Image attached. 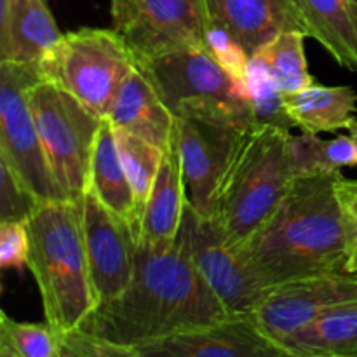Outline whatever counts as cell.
<instances>
[{
    "instance_id": "obj_22",
    "label": "cell",
    "mask_w": 357,
    "mask_h": 357,
    "mask_svg": "<svg viewBox=\"0 0 357 357\" xmlns=\"http://www.w3.org/2000/svg\"><path fill=\"white\" fill-rule=\"evenodd\" d=\"M302 357H344L357 351V300L338 305L309 326L281 338Z\"/></svg>"
},
{
    "instance_id": "obj_30",
    "label": "cell",
    "mask_w": 357,
    "mask_h": 357,
    "mask_svg": "<svg viewBox=\"0 0 357 357\" xmlns=\"http://www.w3.org/2000/svg\"><path fill=\"white\" fill-rule=\"evenodd\" d=\"M208 47L209 52L216 58V61L227 70L232 77H236L239 82H243L246 75L248 65H250V56L246 54L239 44L232 40L229 35L220 28L209 24L208 28Z\"/></svg>"
},
{
    "instance_id": "obj_18",
    "label": "cell",
    "mask_w": 357,
    "mask_h": 357,
    "mask_svg": "<svg viewBox=\"0 0 357 357\" xmlns=\"http://www.w3.org/2000/svg\"><path fill=\"white\" fill-rule=\"evenodd\" d=\"M107 119L114 129L132 132L162 150L176 124L174 115L138 66L119 89Z\"/></svg>"
},
{
    "instance_id": "obj_20",
    "label": "cell",
    "mask_w": 357,
    "mask_h": 357,
    "mask_svg": "<svg viewBox=\"0 0 357 357\" xmlns=\"http://www.w3.org/2000/svg\"><path fill=\"white\" fill-rule=\"evenodd\" d=\"M87 192H93L110 211L124 218L131 225L138 241L139 218L135 192L122 166L114 126L108 119H103L98 132L93 162H91V185Z\"/></svg>"
},
{
    "instance_id": "obj_9",
    "label": "cell",
    "mask_w": 357,
    "mask_h": 357,
    "mask_svg": "<svg viewBox=\"0 0 357 357\" xmlns=\"http://www.w3.org/2000/svg\"><path fill=\"white\" fill-rule=\"evenodd\" d=\"M110 14L136 61L188 47L209 51L204 0H110Z\"/></svg>"
},
{
    "instance_id": "obj_21",
    "label": "cell",
    "mask_w": 357,
    "mask_h": 357,
    "mask_svg": "<svg viewBox=\"0 0 357 357\" xmlns=\"http://www.w3.org/2000/svg\"><path fill=\"white\" fill-rule=\"evenodd\" d=\"M286 110L296 128L305 132L347 129L357 112V93L349 86H314L284 96Z\"/></svg>"
},
{
    "instance_id": "obj_19",
    "label": "cell",
    "mask_w": 357,
    "mask_h": 357,
    "mask_svg": "<svg viewBox=\"0 0 357 357\" xmlns=\"http://www.w3.org/2000/svg\"><path fill=\"white\" fill-rule=\"evenodd\" d=\"M307 37L344 68L357 72V16L349 0H293Z\"/></svg>"
},
{
    "instance_id": "obj_23",
    "label": "cell",
    "mask_w": 357,
    "mask_h": 357,
    "mask_svg": "<svg viewBox=\"0 0 357 357\" xmlns=\"http://www.w3.org/2000/svg\"><path fill=\"white\" fill-rule=\"evenodd\" d=\"M288 153L295 178L342 174L344 167L357 166L356 145L351 136L321 139L305 131L300 136L289 135Z\"/></svg>"
},
{
    "instance_id": "obj_12",
    "label": "cell",
    "mask_w": 357,
    "mask_h": 357,
    "mask_svg": "<svg viewBox=\"0 0 357 357\" xmlns=\"http://www.w3.org/2000/svg\"><path fill=\"white\" fill-rule=\"evenodd\" d=\"M82 229L91 282L100 305L117 298L131 282L138 241L131 225L93 192L82 197Z\"/></svg>"
},
{
    "instance_id": "obj_4",
    "label": "cell",
    "mask_w": 357,
    "mask_h": 357,
    "mask_svg": "<svg viewBox=\"0 0 357 357\" xmlns=\"http://www.w3.org/2000/svg\"><path fill=\"white\" fill-rule=\"evenodd\" d=\"M291 131L250 126L216 192L213 223L239 250L272 215L291 187L288 138Z\"/></svg>"
},
{
    "instance_id": "obj_24",
    "label": "cell",
    "mask_w": 357,
    "mask_h": 357,
    "mask_svg": "<svg viewBox=\"0 0 357 357\" xmlns=\"http://www.w3.org/2000/svg\"><path fill=\"white\" fill-rule=\"evenodd\" d=\"M305 38L307 35L300 30L284 31L255 54L265 63L284 96L316 84L305 58Z\"/></svg>"
},
{
    "instance_id": "obj_39",
    "label": "cell",
    "mask_w": 357,
    "mask_h": 357,
    "mask_svg": "<svg viewBox=\"0 0 357 357\" xmlns=\"http://www.w3.org/2000/svg\"><path fill=\"white\" fill-rule=\"evenodd\" d=\"M344 357H357V351L352 352V354H349V356H344Z\"/></svg>"
},
{
    "instance_id": "obj_13",
    "label": "cell",
    "mask_w": 357,
    "mask_h": 357,
    "mask_svg": "<svg viewBox=\"0 0 357 357\" xmlns=\"http://www.w3.org/2000/svg\"><path fill=\"white\" fill-rule=\"evenodd\" d=\"M352 300H357L354 272L314 275L271 289L251 316L268 335L281 340Z\"/></svg>"
},
{
    "instance_id": "obj_27",
    "label": "cell",
    "mask_w": 357,
    "mask_h": 357,
    "mask_svg": "<svg viewBox=\"0 0 357 357\" xmlns=\"http://www.w3.org/2000/svg\"><path fill=\"white\" fill-rule=\"evenodd\" d=\"M0 342L21 357H63L65 344L47 323H21L6 312L0 314Z\"/></svg>"
},
{
    "instance_id": "obj_26",
    "label": "cell",
    "mask_w": 357,
    "mask_h": 357,
    "mask_svg": "<svg viewBox=\"0 0 357 357\" xmlns=\"http://www.w3.org/2000/svg\"><path fill=\"white\" fill-rule=\"evenodd\" d=\"M115 142H117L119 155H121L122 166L128 173L129 183L135 192L136 209H138V218L142 222L143 209L152 192L153 181L159 173L160 162H162L164 150L152 145L146 139L132 135V132L114 129ZM139 232V230H138Z\"/></svg>"
},
{
    "instance_id": "obj_16",
    "label": "cell",
    "mask_w": 357,
    "mask_h": 357,
    "mask_svg": "<svg viewBox=\"0 0 357 357\" xmlns=\"http://www.w3.org/2000/svg\"><path fill=\"white\" fill-rule=\"evenodd\" d=\"M188 202L176 124L164 149L162 162L139 222L138 244L167 246L176 241L185 206Z\"/></svg>"
},
{
    "instance_id": "obj_37",
    "label": "cell",
    "mask_w": 357,
    "mask_h": 357,
    "mask_svg": "<svg viewBox=\"0 0 357 357\" xmlns=\"http://www.w3.org/2000/svg\"><path fill=\"white\" fill-rule=\"evenodd\" d=\"M65 338H66V337H65ZM66 342H68V344H70V345H72V349H73V351H75V354H77V357H86V356H84V354H80V352H79V351H77V349H75V345H73V344H72V342H70V340H68V338H66Z\"/></svg>"
},
{
    "instance_id": "obj_38",
    "label": "cell",
    "mask_w": 357,
    "mask_h": 357,
    "mask_svg": "<svg viewBox=\"0 0 357 357\" xmlns=\"http://www.w3.org/2000/svg\"><path fill=\"white\" fill-rule=\"evenodd\" d=\"M349 3H351L352 9H354V13H356V16H357V0H349Z\"/></svg>"
},
{
    "instance_id": "obj_2",
    "label": "cell",
    "mask_w": 357,
    "mask_h": 357,
    "mask_svg": "<svg viewBox=\"0 0 357 357\" xmlns=\"http://www.w3.org/2000/svg\"><path fill=\"white\" fill-rule=\"evenodd\" d=\"M338 176L295 178L274 215L236 250L267 293L298 279L347 272Z\"/></svg>"
},
{
    "instance_id": "obj_25",
    "label": "cell",
    "mask_w": 357,
    "mask_h": 357,
    "mask_svg": "<svg viewBox=\"0 0 357 357\" xmlns=\"http://www.w3.org/2000/svg\"><path fill=\"white\" fill-rule=\"evenodd\" d=\"M246 100L251 108V119L257 126H274L284 131L296 128L284 105V94L275 84L265 63L253 56L243 79Z\"/></svg>"
},
{
    "instance_id": "obj_36",
    "label": "cell",
    "mask_w": 357,
    "mask_h": 357,
    "mask_svg": "<svg viewBox=\"0 0 357 357\" xmlns=\"http://www.w3.org/2000/svg\"><path fill=\"white\" fill-rule=\"evenodd\" d=\"M63 338H65V337H63ZM65 357H77L75 351H73L72 345H70L68 342H66V338H65Z\"/></svg>"
},
{
    "instance_id": "obj_17",
    "label": "cell",
    "mask_w": 357,
    "mask_h": 357,
    "mask_svg": "<svg viewBox=\"0 0 357 357\" xmlns=\"http://www.w3.org/2000/svg\"><path fill=\"white\" fill-rule=\"evenodd\" d=\"M61 37L45 0H0V61L38 66Z\"/></svg>"
},
{
    "instance_id": "obj_6",
    "label": "cell",
    "mask_w": 357,
    "mask_h": 357,
    "mask_svg": "<svg viewBox=\"0 0 357 357\" xmlns=\"http://www.w3.org/2000/svg\"><path fill=\"white\" fill-rule=\"evenodd\" d=\"M31 114L56 183L80 202L91 185V162L103 119L56 84L40 79L28 91Z\"/></svg>"
},
{
    "instance_id": "obj_10",
    "label": "cell",
    "mask_w": 357,
    "mask_h": 357,
    "mask_svg": "<svg viewBox=\"0 0 357 357\" xmlns=\"http://www.w3.org/2000/svg\"><path fill=\"white\" fill-rule=\"evenodd\" d=\"M136 63L173 115L185 101H204L229 108L253 124L243 82L230 75L209 51L188 47Z\"/></svg>"
},
{
    "instance_id": "obj_34",
    "label": "cell",
    "mask_w": 357,
    "mask_h": 357,
    "mask_svg": "<svg viewBox=\"0 0 357 357\" xmlns=\"http://www.w3.org/2000/svg\"><path fill=\"white\" fill-rule=\"evenodd\" d=\"M0 357H21V356L17 354L10 345H7L6 342H0Z\"/></svg>"
},
{
    "instance_id": "obj_11",
    "label": "cell",
    "mask_w": 357,
    "mask_h": 357,
    "mask_svg": "<svg viewBox=\"0 0 357 357\" xmlns=\"http://www.w3.org/2000/svg\"><path fill=\"white\" fill-rule=\"evenodd\" d=\"M176 243L188 253L230 316L253 314L267 291L213 223L187 202Z\"/></svg>"
},
{
    "instance_id": "obj_1",
    "label": "cell",
    "mask_w": 357,
    "mask_h": 357,
    "mask_svg": "<svg viewBox=\"0 0 357 357\" xmlns=\"http://www.w3.org/2000/svg\"><path fill=\"white\" fill-rule=\"evenodd\" d=\"M230 316L187 251L138 244L128 288L93 310L80 333L122 347H142L173 335L209 326Z\"/></svg>"
},
{
    "instance_id": "obj_14",
    "label": "cell",
    "mask_w": 357,
    "mask_h": 357,
    "mask_svg": "<svg viewBox=\"0 0 357 357\" xmlns=\"http://www.w3.org/2000/svg\"><path fill=\"white\" fill-rule=\"evenodd\" d=\"M149 357H302L268 335L251 314L136 347Z\"/></svg>"
},
{
    "instance_id": "obj_8",
    "label": "cell",
    "mask_w": 357,
    "mask_h": 357,
    "mask_svg": "<svg viewBox=\"0 0 357 357\" xmlns=\"http://www.w3.org/2000/svg\"><path fill=\"white\" fill-rule=\"evenodd\" d=\"M40 79L38 66L0 61V160L40 202L68 201L52 176L28 101Z\"/></svg>"
},
{
    "instance_id": "obj_33",
    "label": "cell",
    "mask_w": 357,
    "mask_h": 357,
    "mask_svg": "<svg viewBox=\"0 0 357 357\" xmlns=\"http://www.w3.org/2000/svg\"><path fill=\"white\" fill-rule=\"evenodd\" d=\"M347 253V272H354V274H357V239L349 241Z\"/></svg>"
},
{
    "instance_id": "obj_5",
    "label": "cell",
    "mask_w": 357,
    "mask_h": 357,
    "mask_svg": "<svg viewBox=\"0 0 357 357\" xmlns=\"http://www.w3.org/2000/svg\"><path fill=\"white\" fill-rule=\"evenodd\" d=\"M136 66V56L114 28H79L63 33L38 63V72L107 119L119 89Z\"/></svg>"
},
{
    "instance_id": "obj_32",
    "label": "cell",
    "mask_w": 357,
    "mask_h": 357,
    "mask_svg": "<svg viewBox=\"0 0 357 357\" xmlns=\"http://www.w3.org/2000/svg\"><path fill=\"white\" fill-rule=\"evenodd\" d=\"M335 190H337L342 215H344L349 243V241L357 239V180H349L344 174H340L335 183Z\"/></svg>"
},
{
    "instance_id": "obj_7",
    "label": "cell",
    "mask_w": 357,
    "mask_h": 357,
    "mask_svg": "<svg viewBox=\"0 0 357 357\" xmlns=\"http://www.w3.org/2000/svg\"><path fill=\"white\" fill-rule=\"evenodd\" d=\"M188 202L211 220L216 192L250 122L229 108L185 101L174 114Z\"/></svg>"
},
{
    "instance_id": "obj_35",
    "label": "cell",
    "mask_w": 357,
    "mask_h": 357,
    "mask_svg": "<svg viewBox=\"0 0 357 357\" xmlns=\"http://www.w3.org/2000/svg\"><path fill=\"white\" fill-rule=\"evenodd\" d=\"M347 131H349V136L352 138V142H354L356 153H357V119H354V121L351 122V126L347 128Z\"/></svg>"
},
{
    "instance_id": "obj_15",
    "label": "cell",
    "mask_w": 357,
    "mask_h": 357,
    "mask_svg": "<svg viewBox=\"0 0 357 357\" xmlns=\"http://www.w3.org/2000/svg\"><path fill=\"white\" fill-rule=\"evenodd\" d=\"M204 3L209 24L225 31L250 58L284 31H303L302 16L293 0H204Z\"/></svg>"
},
{
    "instance_id": "obj_3",
    "label": "cell",
    "mask_w": 357,
    "mask_h": 357,
    "mask_svg": "<svg viewBox=\"0 0 357 357\" xmlns=\"http://www.w3.org/2000/svg\"><path fill=\"white\" fill-rule=\"evenodd\" d=\"M31 272L45 323L66 337L98 307L82 229V201L42 202L26 222Z\"/></svg>"
},
{
    "instance_id": "obj_28",
    "label": "cell",
    "mask_w": 357,
    "mask_h": 357,
    "mask_svg": "<svg viewBox=\"0 0 357 357\" xmlns=\"http://www.w3.org/2000/svg\"><path fill=\"white\" fill-rule=\"evenodd\" d=\"M40 204L16 173L0 160V222L26 223Z\"/></svg>"
},
{
    "instance_id": "obj_31",
    "label": "cell",
    "mask_w": 357,
    "mask_h": 357,
    "mask_svg": "<svg viewBox=\"0 0 357 357\" xmlns=\"http://www.w3.org/2000/svg\"><path fill=\"white\" fill-rule=\"evenodd\" d=\"M66 338L75 345V349L80 354H84L86 357H149L135 347H122V345L107 344V342L87 337V335L80 333V331L66 335Z\"/></svg>"
},
{
    "instance_id": "obj_29",
    "label": "cell",
    "mask_w": 357,
    "mask_h": 357,
    "mask_svg": "<svg viewBox=\"0 0 357 357\" xmlns=\"http://www.w3.org/2000/svg\"><path fill=\"white\" fill-rule=\"evenodd\" d=\"M30 258V237L26 223L0 222V267L2 271H23Z\"/></svg>"
}]
</instances>
